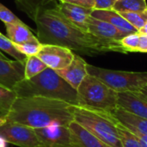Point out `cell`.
Returning a JSON list of instances; mask_svg holds the SVG:
<instances>
[{"mask_svg": "<svg viewBox=\"0 0 147 147\" xmlns=\"http://www.w3.org/2000/svg\"><path fill=\"white\" fill-rule=\"evenodd\" d=\"M34 22L37 38L42 44L62 46L88 56L109 52L127 53L121 46L120 40L102 39L84 32L66 18L57 5L40 11Z\"/></svg>", "mask_w": 147, "mask_h": 147, "instance_id": "6da1fadb", "label": "cell"}, {"mask_svg": "<svg viewBox=\"0 0 147 147\" xmlns=\"http://www.w3.org/2000/svg\"><path fill=\"white\" fill-rule=\"evenodd\" d=\"M71 105L43 96L17 97L5 119L7 121L34 129L56 126L68 127L74 121Z\"/></svg>", "mask_w": 147, "mask_h": 147, "instance_id": "7a4b0ae2", "label": "cell"}, {"mask_svg": "<svg viewBox=\"0 0 147 147\" xmlns=\"http://www.w3.org/2000/svg\"><path fill=\"white\" fill-rule=\"evenodd\" d=\"M13 90L17 97L43 96L78 105V90L49 67L30 79L20 81Z\"/></svg>", "mask_w": 147, "mask_h": 147, "instance_id": "3957f363", "label": "cell"}, {"mask_svg": "<svg viewBox=\"0 0 147 147\" xmlns=\"http://www.w3.org/2000/svg\"><path fill=\"white\" fill-rule=\"evenodd\" d=\"M74 121L94 136L112 147H122L116 120L111 113L97 111L79 105H71Z\"/></svg>", "mask_w": 147, "mask_h": 147, "instance_id": "277c9868", "label": "cell"}, {"mask_svg": "<svg viewBox=\"0 0 147 147\" xmlns=\"http://www.w3.org/2000/svg\"><path fill=\"white\" fill-rule=\"evenodd\" d=\"M77 90L79 106L107 113L118 107V92L91 75L87 74Z\"/></svg>", "mask_w": 147, "mask_h": 147, "instance_id": "5b68a950", "label": "cell"}, {"mask_svg": "<svg viewBox=\"0 0 147 147\" xmlns=\"http://www.w3.org/2000/svg\"><path fill=\"white\" fill-rule=\"evenodd\" d=\"M87 72L116 92H136L147 85V72L115 71L87 64Z\"/></svg>", "mask_w": 147, "mask_h": 147, "instance_id": "8992f818", "label": "cell"}, {"mask_svg": "<svg viewBox=\"0 0 147 147\" xmlns=\"http://www.w3.org/2000/svg\"><path fill=\"white\" fill-rule=\"evenodd\" d=\"M0 136L7 143L20 147H43L34 128L13 121H6L0 127Z\"/></svg>", "mask_w": 147, "mask_h": 147, "instance_id": "52a82bcc", "label": "cell"}, {"mask_svg": "<svg viewBox=\"0 0 147 147\" xmlns=\"http://www.w3.org/2000/svg\"><path fill=\"white\" fill-rule=\"evenodd\" d=\"M73 52L65 47L53 44H42L36 55L47 67L57 71L67 67L74 58Z\"/></svg>", "mask_w": 147, "mask_h": 147, "instance_id": "ba28073f", "label": "cell"}, {"mask_svg": "<svg viewBox=\"0 0 147 147\" xmlns=\"http://www.w3.org/2000/svg\"><path fill=\"white\" fill-rule=\"evenodd\" d=\"M34 131L45 147H78L66 126L36 128Z\"/></svg>", "mask_w": 147, "mask_h": 147, "instance_id": "9c48e42d", "label": "cell"}, {"mask_svg": "<svg viewBox=\"0 0 147 147\" xmlns=\"http://www.w3.org/2000/svg\"><path fill=\"white\" fill-rule=\"evenodd\" d=\"M24 63L0 58V85L9 90L24 79Z\"/></svg>", "mask_w": 147, "mask_h": 147, "instance_id": "30bf717a", "label": "cell"}, {"mask_svg": "<svg viewBox=\"0 0 147 147\" xmlns=\"http://www.w3.org/2000/svg\"><path fill=\"white\" fill-rule=\"evenodd\" d=\"M86 65L87 63L81 56L74 54L72 61L67 67L61 70H57L55 71L71 87L78 90L88 74Z\"/></svg>", "mask_w": 147, "mask_h": 147, "instance_id": "8fae6325", "label": "cell"}, {"mask_svg": "<svg viewBox=\"0 0 147 147\" xmlns=\"http://www.w3.org/2000/svg\"><path fill=\"white\" fill-rule=\"evenodd\" d=\"M117 105L130 114L147 120V101L136 92H118Z\"/></svg>", "mask_w": 147, "mask_h": 147, "instance_id": "7c38bea8", "label": "cell"}, {"mask_svg": "<svg viewBox=\"0 0 147 147\" xmlns=\"http://www.w3.org/2000/svg\"><path fill=\"white\" fill-rule=\"evenodd\" d=\"M59 9L61 13L75 26L83 30L84 32H88V18L90 16L93 9H89L82 7L76 4H71L68 3H59L57 4Z\"/></svg>", "mask_w": 147, "mask_h": 147, "instance_id": "4fadbf2b", "label": "cell"}, {"mask_svg": "<svg viewBox=\"0 0 147 147\" xmlns=\"http://www.w3.org/2000/svg\"><path fill=\"white\" fill-rule=\"evenodd\" d=\"M88 32L91 34L106 40H119L125 34L116 28L112 24L92 17L91 16L88 18Z\"/></svg>", "mask_w": 147, "mask_h": 147, "instance_id": "5bb4252c", "label": "cell"}, {"mask_svg": "<svg viewBox=\"0 0 147 147\" xmlns=\"http://www.w3.org/2000/svg\"><path fill=\"white\" fill-rule=\"evenodd\" d=\"M90 16L112 24L120 31H121L125 35L138 32V30L126 19H124L119 12L114 9H93Z\"/></svg>", "mask_w": 147, "mask_h": 147, "instance_id": "9a60e30c", "label": "cell"}, {"mask_svg": "<svg viewBox=\"0 0 147 147\" xmlns=\"http://www.w3.org/2000/svg\"><path fill=\"white\" fill-rule=\"evenodd\" d=\"M68 127L78 147H112L94 136L75 121H72Z\"/></svg>", "mask_w": 147, "mask_h": 147, "instance_id": "2e32d148", "label": "cell"}, {"mask_svg": "<svg viewBox=\"0 0 147 147\" xmlns=\"http://www.w3.org/2000/svg\"><path fill=\"white\" fill-rule=\"evenodd\" d=\"M112 115L118 122L133 133L147 135V120L130 114L119 107L112 112Z\"/></svg>", "mask_w": 147, "mask_h": 147, "instance_id": "e0dca14e", "label": "cell"}, {"mask_svg": "<svg viewBox=\"0 0 147 147\" xmlns=\"http://www.w3.org/2000/svg\"><path fill=\"white\" fill-rule=\"evenodd\" d=\"M4 25L8 38L15 44H22L28 41L39 40L38 38L33 34L28 27L22 22L18 23H6Z\"/></svg>", "mask_w": 147, "mask_h": 147, "instance_id": "ac0fdd59", "label": "cell"}, {"mask_svg": "<svg viewBox=\"0 0 147 147\" xmlns=\"http://www.w3.org/2000/svg\"><path fill=\"white\" fill-rule=\"evenodd\" d=\"M17 9L24 12L34 22L40 11L48 8L52 3L58 4L57 0H14Z\"/></svg>", "mask_w": 147, "mask_h": 147, "instance_id": "d6986e66", "label": "cell"}, {"mask_svg": "<svg viewBox=\"0 0 147 147\" xmlns=\"http://www.w3.org/2000/svg\"><path fill=\"white\" fill-rule=\"evenodd\" d=\"M16 98L14 90L0 85V118H6Z\"/></svg>", "mask_w": 147, "mask_h": 147, "instance_id": "ffe728a7", "label": "cell"}, {"mask_svg": "<svg viewBox=\"0 0 147 147\" xmlns=\"http://www.w3.org/2000/svg\"><path fill=\"white\" fill-rule=\"evenodd\" d=\"M113 9L117 12H141L147 9L146 0H117Z\"/></svg>", "mask_w": 147, "mask_h": 147, "instance_id": "44dd1931", "label": "cell"}, {"mask_svg": "<svg viewBox=\"0 0 147 147\" xmlns=\"http://www.w3.org/2000/svg\"><path fill=\"white\" fill-rule=\"evenodd\" d=\"M47 68V65L42 62L36 55L27 58L24 65V78L30 79Z\"/></svg>", "mask_w": 147, "mask_h": 147, "instance_id": "7402d4cb", "label": "cell"}, {"mask_svg": "<svg viewBox=\"0 0 147 147\" xmlns=\"http://www.w3.org/2000/svg\"><path fill=\"white\" fill-rule=\"evenodd\" d=\"M116 127L122 147H142L139 138L129 129L116 121Z\"/></svg>", "mask_w": 147, "mask_h": 147, "instance_id": "603a6c76", "label": "cell"}, {"mask_svg": "<svg viewBox=\"0 0 147 147\" xmlns=\"http://www.w3.org/2000/svg\"><path fill=\"white\" fill-rule=\"evenodd\" d=\"M0 51H3L10 56H12L16 60L20 61L22 63L26 62L27 58L25 55L21 53L15 47L14 43L6 36H4L2 33H0Z\"/></svg>", "mask_w": 147, "mask_h": 147, "instance_id": "cb8c5ba5", "label": "cell"}, {"mask_svg": "<svg viewBox=\"0 0 147 147\" xmlns=\"http://www.w3.org/2000/svg\"><path fill=\"white\" fill-rule=\"evenodd\" d=\"M119 13L138 31L146 23L147 9L141 12H119Z\"/></svg>", "mask_w": 147, "mask_h": 147, "instance_id": "d4e9b609", "label": "cell"}, {"mask_svg": "<svg viewBox=\"0 0 147 147\" xmlns=\"http://www.w3.org/2000/svg\"><path fill=\"white\" fill-rule=\"evenodd\" d=\"M140 37V34L138 32L132 33L122 37L119 40V42L127 53H138Z\"/></svg>", "mask_w": 147, "mask_h": 147, "instance_id": "484cf974", "label": "cell"}, {"mask_svg": "<svg viewBox=\"0 0 147 147\" xmlns=\"http://www.w3.org/2000/svg\"><path fill=\"white\" fill-rule=\"evenodd\" d=\"M14 45L21 53H22L26 57H29L38 54L39 51L41 48L42 43H40V40H37V41H28L22 44L14 43Z\"/></svg>", "mask_w": 147, "mask_h": 147, "instance_id": "4316f807", "label": "cell"}, {"mask_svg": "<svg viewBox=\"0 0 147 147\" xmlns=\"http://www.w3.org/2000/svg\"><path fill=\"white\" fill-rule=\"evenodd\" d=\"M0 20L4 23H18L22 21L7 7L0 3Z\"/></svg>", "mask_w": 147, "mask_h": 147, "instance_id": "83f0119b", "label": "cell"}, {"mask_svg": "<svg viewBox=\"0 0 147 147\" xmlns=\"http://www.w3.org/2000/svg\"><path fill=\"white\" fill-rule=\"evenodd\" d=\"M94 9H113L115 0H94Z\"/></svg>", "mask_w": 147, "mask_h": 147, "instance_id": "f1b7e54d", "label": "cell"}, {"mask_svg": "<svg viewBox=\"0 0 147 147\" xmlns=\"http://www.w3.org/2000/svg\"><path fill=\"white\" fill-rule=\"evenodd\" d=\"M61 3H68L71 4H76L79 5L82 7L89 8V9H93L95 6V2L94 0H59Z\"/></svg>", "mask_w": 147, "mask_h": 147, "instance_id": "f546056e", "label": "cell"}, {"mask_svg": "<svg viewBox=\"0 0 147 147\" xmlns=\"http://www.w3.org/2000/svg\"><path fill=\"white\" fill-rule=\"evenodd\" d=\"M138 52L147 53V35L146 34H140V44Z\"/></svg>", "mask_w": 147, "mask_h": 147, "instance_id": "4dcf8cb0", "label": "cell"}, {"mask_svg": "<svg viewBox=\"0 0 147 147\" xmlns=\"http://www.w3.org/2000/svg\"><path fill=\"white\" fill-rule=\"evenodd\" d=\"M140 140V144L142 147H147V135H144V134H137V133H134Z\"/></svg>", "mask_w": 147, "mask_h": 147, "instance_id": "1f68e13d", "label": "cell"}, {"mask_svg": "<svg viewBox=\"0 0 147 147\" xmlns=\"http://www.w3.org/2000/svg\"><path fill=\"white\" fill-rule=\"evenodd\" d=\"M136 93L138 95H140L141 97H143L144 99H146L147 101V85L144 86L141 90H140L139 91H136Z\"/></svg>", "mask_w": 147, "mask_h": 147, "instance_id": "d6a6232c", "label": "cell"}, {"mask_svg": "<svg viewBox=\"0 0 147 147\" xmlns=\"http://www.w3.org/2000/svg\"><path fill=\"white\" fill-rule=\"evenodd\" d=\"M138 33L140 34H146L147 35V22L138 31Z\"/></svg>", "mask_w": 147, "mask_h": 147, "instance_id": "836d02e7", "label": "cell"}, {"mask_svg": "<svg viewBox=\"0 0 147 147\" xmlns=\"http://www.w3.org/2000/svg\"><path fill=\"white\" fill-rule=\"evenodd\" d=\"M0 147H8L7 141L1 136H0Z\"/></svg>", "mask_w": 147, "mask_h": 147, "instance_id": "e575fe53", "label": "cell"}, {"mask_svg": "<svg viewBox=\"0 0 147 147\" xmlns=\"http://www.w3.org/2000/svg\"><path fill=\"white\" fill-rule=\"evenodd\" d=\"M6 121H6V119H5V118H0V127H1V126H3Z\"/></svg>", "mask_w": 147, "mask_h": 147, "instance_id": "d590c367", "label": "cell"}, {"mask_svg": "<svg viewBox=\"0 0 147 147\" xmlns=\"http://www.w3.org/2000/svg\"><path fill=\"white\" fill-rule=\"evenodd\" d=\"M0 58H1V59H7V57H6V56H4L1 51H0Z\"/></svg>", "mask_w": 147, "mask_h": 147, "instance_id": "8d00e7d4", "label": "cell"}, {"mask_svg": "<svg viewBox=\"0 0 147 147\" xmlns=\"http://www.w3.org/2000/svg\"><path fill=\"white\" fill-rule=\"evenodd\" d=\"M115 1H117V0H115Z\"/></svg>", "mask_w": 147, "mask_h": 147, "instance_id": "74e56055", "label": "cell"}, {"mask_svg": "<svg viewBox=\"0 0 147 147\" xmlns=\"http://www.w3.org/2000/svg\"><path fill=\"white\" fill-rule=\"evenodd\" d=\"M43 147H45V146H43Z\"/></svg>", "mask_w": 147, "mask_h": 147, "instance_id": "f35d334b", "label": "cell"}, {"mask_svg": "<svg viewBox=\"0 0 147 147\" xmlns=\"http://www.w3.org/2000/svg\"><path fill=\"white\" fill-rule=\"evenodd\" d=\"M0 33H1V32H0Z\"/></svg>", "mask_w": 147, "mask_h": 147, "instance_id": "ab89813d", "label": "cell"}]
</instances>
